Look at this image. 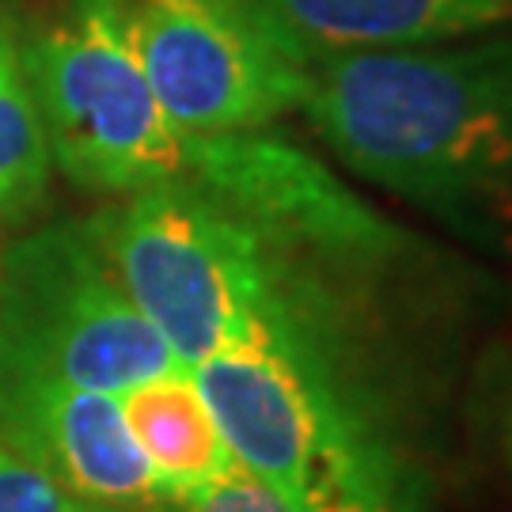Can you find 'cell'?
Returning <instances> with one entry per match:
<instances>
[{
  "label": "cell",
  "instance_id": "ba28073f",
  "mask_svg": "<svg viewBox=\"0 0 512 512\" xmlns=\"http://www.w3.org/2000/svg\"><path fill=\"white\" fill-rule=\"evenodd\" d=\"M0 448L95 509L129 512L164 497L129 437L118 395L42 368L0 361Z\"/></svg>",
  "mask_w": 512,
  "mask_h": 512
},
{
  "label": "cell",
  "instance_id": "9c48e42d",
  "mask_svg": "<svg viewBox=\"0 0 512 512\" xmlns=\"http://www.w3.org/2000/svg\"><path fill=\"white\" fill-rule=\"evenodd\" d=\"M300 61L486 35L512 23V0H251Z\"/></svg>",
  "mask_w": 512,
  "mask_h": 512
},
{
  "label": "cell",
  "instance_id": "5bb4252c",
  "mask_svg": "<svg viewBox=\"0 0 512 512\" xmlns=\"http://www.w3.org/2000/svg\"><path fill=\"white\" fill-rule=\"evenodd\" d=\"M509 456H512V406H509Z\"/></svg>",
  "mask_w": 512,
  "mask_h": 512
},
{
  "label": "cell",
  "instance_id": "52a82bcc",
  "mask_svg": "<svg viewBox=\"0 0 512 512\" xmlns=\"http://www.w3.org/2000/svg\"><path fill=\"white\" fill-rule=\"evenodd\" d=\"M179 179L202 186L300 270H372L399 251L391 224L361 205L304 148L262 129L190 137Z\"/></svg>",
  "mask_w": 512,
  "mask_h": 512
},
{
  "label": "cell",
  "instance_id": "8fae6325",
  "mask_svg": "<svg viewBox=\"0 0 512 512\" xmlns=\"http://www.w3.org/2000/svg\"><path fill=\"white\" fill-rule=\"evenodd\" d=\"M54 160L16 31L0 19V224L35 217L50 190Z\"/></svg>",
  "mask_w": 512,
  "mask_h": 512
},
{
  "label": "cell",
  "instance_id": "277c9868",
  "mask_svg": "<svg viewBox=\"0 0 512 512\" xmlns=\"http://www.w3.org/2000/svg\"><path fill=\"white\" fill-rule=\"evenodd\" d=\"M23 61L69 183L126 198L183 175L190 137L160 107L114 0H69Z\"/></svg>",
  "mask_w": 512,
  "mask_h": 512
},
{
  "label": "cell",
  "instance_id": "6da1fadb",
  "mask_svg": "<svg viewBox=\"0 0 512 512\" xmlns=\"http://www.w3.org/2000/svg\"><path fill=\"white\" fill-rule=\"evenodd\" d=\"M300 110L353 175L512 251V35L308 57Z\"/></svg>",
  "mask_w": 512,
  "mask_h": 512
},
{
  "label": "cell",
  "instance_id": "5b68a950",
  "mask_svg": "<svg viewBox=\"0 0 512 512\" xmlns=\"http://www.w3.org/2000/svg\"><path fill=\"white\" fill-rule=\"evenodd\" d=\"M0 361L110 395L183 368L88 220H57L0 247Z\"/></svg>",
  "mask_w": 512,
  "mask_h": 512
},
{
  "label": "cell",
  "instance_id": "7a4b0ae2",
  "mask_svg": "<svg viewBox=\"0 0 512 512\" xmlns=\"http://www.w3.org/2000/svg\"><path fill=\"white\" fill-rule=\"evenodd\" d=\"M243 471L289 512H425L414 467L342 353L330 296H296L190 368Z\"/></svg>",
  "mask_w": 512,
  "mask_h": 512
},
{
  "label": "cell",
  "instance_id": "7c38bea8",
  "mask_svg": "<svg viewBox=\"0 0 512 512\" xmlns=\"http://www.w3.org/2000/svg\"><path fill=\"white\" fill-rule=\"evenodd\" d=\"M129 512H289L277 501L251 471L236 467L232 475L217 478V482H205L183 494H164L160 501H152L145 509H129Z\"/></svg>",
  "mask_w": 512,
  "mask_h": 512
},
{
  "label": "cell",
  "instance_id": "30bf717a",
  "mask_svg": "<svg viewBox=\"0 0 512 512\" xmlns=\"http://www.w3.org/2000/svg\"><path fill=\"white\" fill-rule=\"evenodd\" d=\"M129 437L141 448L164 494H183L232 475L239 463L190 368H171L156 380L118 395Z\"/></svg>",
  "mask_w": 512,
  "mask_h": 512
},
{
  "label": "cell",
  "instance_id": "3957f363",
  "mask_svg": "<svg viewBox=\"0 0 512 512\" xmlns=\"http://www.w3.org/2000/svg\"><path fill=\"white\" fill-rule=\"evenodd\" d=\"M88 224L133 304L186 368L296 296H330L319 277L274 255L255 228L186 179L126 194Z\"/></svg>",
  "mask_w": 512,
  "mask_h": 512
},
{
  "label": "cell",
  "instance_id": "4fadbf2b",
  "mask_svg": "<svg viewBox=\"0 0 512 512\" xmlns=\"http://www.w3.org/2000/svg\"><path fill=\"white\" fill-rule=\"evenodd\" d=\"M0 512H110L73 497L35 463L0 448Z\"/></svg>",
  "mask_w": 512,
  "mask_h": 512
},
{
  "label": "cell",
  "instance_id": "8992f818",
  "mask_svg": "<svg viewBox=\"0 0 512 512\" xmlns=\"http://www.w3.org/2000/svg\"><path fill=\"white\" fill-rule=\"evenodd\" d=\"M133 54L186 137L266 129L300 110L304 61L251 0H114Z\"/></svg>",
  "mask_w": 512,
  "mask_h": 512
}]
</instances>
